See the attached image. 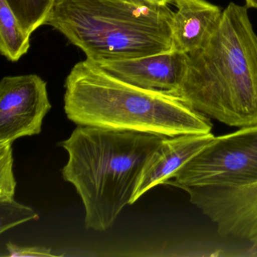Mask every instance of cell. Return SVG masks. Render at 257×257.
<instances>
[{"label":"cell","instance_id":"4","mask_svg":"<svg viewBox=\"0 0 257 257\" xmlns=\"http://www.w3.org/2000/svg\"><path fill=\"white\" fill-rule=\"evenodd\" d=\"M173 14L145 0H57L46 25L100 63L172 51Z\"/></svg>","mask_w":257,"mask_h":257},{"label":"cell","instance_id":"10","mask_svg":"<svg viewBox=\"0 0 257 257\" xmlns=\"http://www.w3.org/2000/svg\"><path fill=\"white\" fill-rule=\"evenodd\" d=\"M172 5L177 10L171 25L172 51L189 55L207 43L223 10L207 0H173Z\"/></svg>","mask_w":257,"mask_h":257},{"label":"cell","instance_id":"12","mask_svg":"<svg viewBox=\"0 0 257 257\" xmlns=\"http://www.w3.org/2000/svg\"><path fill=\"white\" fill-rule=\"evenodd\" d=\"M22 28L30 35L46 25L57 0H7Z\"/></svg>","mask_w":257,"mask_h":257},{"label":"cell","instance_id":"6","mask_svg":"<svg viewBox=\"0 0 257 257\" xmlns=\"http://www.w3.org/2000/svg\"><path fill=\"white\" fill-rule=\"evenodd\" d=\"M185 192L190 203L216 225L219 234L246 240L257 248V180Z\"/></svg>","mask_w":257,"mask_h":257},{"label":"cell","instance_id":"14","mask_svg":"<svg viewBox=\"0 0 257 257\" xmlns=\"http://www.w3.org/2000/svg\"><path fill=\"white\" fill-rule=\"evenodd\" d=\"M13 163V144H0V201L15 199L17 183Z\"/></svg>","mask_w":257,"mask_h":257},{"label":"cell","instance_id":"2","mask_svg":"<svg viewBox=\"0 0 257 257\" xmlns=\"http://www.w3.org/2000/svg\"><path fill=\"white\" fill-rule=\"evenodd\" d=\"M64 87V111L77 125L165 138L207 135L213 129L209 117L174 92L135 86L88 59L72 68Z\"/></svg>","mask_w":257,"mask_h":257},{"label":"cell","instance_id":"3","mask_svg":"<svg viewBox=\"0 0 257 257\" xmlns=\"http://www.w3.org/2000/svg\"><path fill=\"white\" fill-rule=\"evenodd\" d=\"M163 138L78 125L60 143L69 156L61 174L82 199L87 229L106 231L131 205L143 168Z\"/></svg>","mask_w":257,"mask_h":257},{"label":"cell","instance_id":"9","mask_svg":"<svg viewBox=\"0 0 257 257\" xmlns=\"http://www.w3.org/2000/svg\"><path fill=\"white\" fill-rule=\"evenodd\" d=\"M213 134L181 135L161 141L146 162L137 183L131 204L174 174L214 138Z\"/></svg>","mask_w":257,"mask_h":257},{"label":"cell","instance_id":"17","mask_svg":"<svg viewBox=\"0 0 257 257\" xmlns=\"http://www.w3.org/2000/svg\"><path fill=\"white\" fill-rule=\"evenodd\" d=\"M245 6L248 9H255L257 10V0H244Z\"/></svg>","mask_w":257,"mask_h":257},{"label":"cell","instance_id":"13","mask_svg":"<svg viewBox=\"0 0 257 257\" xmlns=\"http://www.w3.org/2000/svg\"><path fill=\"white\" fill-rule=\"evenodd\" d=\"M38 213L28 206L17 202L15 199L0 201V233L14 228L28 221L38 220Z\"/></svg>","mask_w":257,"mask_h":257},{"label":"cell","instance_id":"16","mask_svg":"<svg viewBox=\"0 0 257 257\" xmlns=\"http://www.w3.org/2000/svg\"><path fill=\"white\" fill-rule=\"evenodd\" d=\"M145 1L157 6H168L173 4V0H145Z\"/></svg>","mask_w":257,"mask_h":257},{"label":"cell","instance_id":"5","mask_svg":"<svg viewBox=\"0 0 257 257\" xmlns=\"http://www.w3.org/2000/svg\"><path fill=\"white\" fill-rule=\"evenodd\" d=\"M257 180V125L214 137L164 185L183 190Z\"/></svg>","mask_w":257,"mask_h":257},{"label":"cell","instance_id":"1","mask_svg":"<svg viewBox=\"0 0 257 257\" xmlns=\"http://www.w3.org/2000/svg\"><path fill=\"white\" fill-rule=\"evenodd\" d=\"M174 93L230 127L257 125V35L246 6H227L207 43L188 55Z\"/></svg>","mask_w":257,"mask_h":257},{"label":"cell","instance_id":"11","mask_svg":"<svg viewBox=\"0 0 257 257\" xmlns=\"http://www.w3.org/2000/svg\"><path fill=\"white\" fill-rule=\"evenodd\" d=\"M31 37L7 0H0V52L3 56L12 62L19 61L31 48Z\"/></svg>","mask_w":257,"mask_h":257},{"label":"cell","instance_id":"8","mask_svg":"<svg viewBox=\"0 0 257 257\" xmlns=\"http://www.w3.org/2000/svg\"><path fill=\"white\" fill-rule=\"evenodd\" d=\"M187 59L186 54L171 51L135 59L96 64L112 76L135 86L174 92L183 79Z\"/></svg>","mask_w":257,"mask_h":257},{"label":"cell","instance_id":"15","mask_svg":"<svg viewBox=\"0 0 257 257\" xmlns=\"http://www.w3.org/2000/svg\"><path fill=\"white\" fill-rule=\"evenodd\" d=\"M9 257H50L56 256L52 253V249L46 246H22L13 242L6 244Z\"/></svg>","mask_w":257,"mask_h":257},{"label":"cell","instance_id":"7","mask_svg":"<svg viewBox=\"0 0 257 257\" xmlns=\"http://www.w3.org/2000/svg\"><path fill=\"white\" fill-rule=\"evenodd\" d=\"M52 109L47 83L37 74L5 76L0 82V144L40 135Z\"/></svg>","mask_w":257,"mask_h":257}]
</instances>
